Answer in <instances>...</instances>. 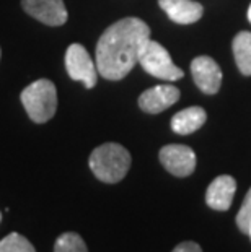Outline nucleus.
Returning a JSON list of instances; mask_svg holds the SVG:
<instances>
[{
    "instance_id": "obj_1",
    "label": "nucleus",
    "mask_w": 251,
    "mask_h": 252,
    "mask_svg": "<svg viewBox=\"0 0 251 252\" xmlns=\"http://www.w3.org/2000/svg\"><path fill=\"white\" fill-rule=\"evenodd\" d=\"M150 39V28L141 18L116 21L101 34L97 44V68L106 80H122L139 63Z\"/></svg>"
},
{
    "instance_id": "obj_2",
    "label": "nucleus",
    "mask_w": 251,
    "mask_h": 252,
    "mask_svg": "<svg viewBox=\"0 0 251 252\" xmlns=\"http://www.w3.org/2000/svg\"><path fill=\"white\" fill-rule=\"evenodd\" d=\"M131 153L119 143L100 145L90 155V168L100 181L116 184L124 179L131 168Z\"/></svg>"
},
{
    "instance_id": "obj_3",
    "label": "nucleus",
    "mask_w": 251,
    "mask_h": 252,
    "mask_svg": "<svg viewBox=\"0 0 251 252\" xmlns=\"http://www.w3.org/2000/svg\"><path fill=\"white\" fill-rule=\"evenodd\" d=\"M21 103L31 121L36 124H44L52 119L57 109L56 85L46 78L36 80L21 91Z\"/></svg>"
},
{
    "instance_id": "obj_4",
    "label": "nucleus",
    "mask_w": 251,
    "mask_h": 252,
    "mask_svg": "<svg viewBox=\"0 0 251 252\" xmlns=\"http://www.w3.org/2000/svg\"><path fill=\"white\" fill-rule=\"evenodd\" d=\"M139 63L148 75L160 80L176 82L183 77V70L175 65L168 51L153 39H148L147 46L143 47L142 54L139 57Z\"/></svg>"
},
{
    "instance_id": "obj_5",
    "label": "nucleus",
    "mask_w": 251,
    "mask_h": 252,
    "mask_svg": "<svg viewBox=\"0 0 251 252\" xmlns=\"http://www.w3.org/2000/svg\"><path fill=\"white\" fill-rule=\"evenodd\" d=\"M66 68L69 77L82 82L87 88H93L98 82L97 63L92 61L88 51L82 44L69 46L66 52Z\"/></svg>"
},
{
    "instance_id": "obj_6",
    "label": "nucleus",
    "mask_w": 251,
    "mask_h": 252,
    "mask_svg": "<svg viewBox=\"0 0 251 252\" xmlns=\"http://www.w3.org/2000/svg\"><path fill=\"white\" fill-rule=\"evenodd\" d=\"M158 157L163 168L178 178H186V176L193 174V171L196 169V153L193 152V148L186 147V145H167L160 150Z\"/></svg>"
},
{
    "instance_id": "obj_7",
    "label": "nucleus",
    "mask_w": 251,
    "mask_h": 252,
    "mask_svg": "<svg viewBox=\"0 0 251 252\" xmlns=\"http://www.w3.org/2000/svg\"><path fill=\"white\" fill-rule=\"evenodd\" d=\"M191 73L193 80L202 93L215 94L222 85V72L220 67L212 57L199 56L191 62Z\"/></svg>"
},
{
    "instance_id": "obj_8",
    "label": "nucleus",
    "mask_w": 251,
    "mask_h": 252,
    "mask_svg": "<svg viewBox=\"0 0 251 252\" xmlns=\"http://www.w3.org/2000/svg\"><path fill=\"white\" fill-rule=\"evenodd\" d=\"M23 8L33 18L51 26H61L67 21L69 13L62 0H23Z\"/></svg>"
},
{
    "instance_id": "obj_9",
    "label": "nucleus",
    "mask_w": 251,
    "mask_h": 252,
    "mask_svg": "<svg viewBox=\"0 0 251 252\" xmlns=\"http://www.w3.org/2000/svg\"><path fill=\"white\" fill-rule=\"evenodd\" d=\"M179 99V90L173 85H157L139 96V106L143 112L158 114Z\"/></svg>"
},
{
    "instance_id": "obj_10",
    "label": "nucleus",
    "mask_w": 251,
    "mask_h": 252,
    "mask_svg": "<svg viewBox=\"0 0 251 252\" xmlns=\"http://www.w3.org/2000/svg\"><path fill=\"white\" fill-rule=\"evenodd\" d=\"M235 192H237V181L232 176L222 174L214 179L206 192V203L214 210L227 212L230 208Z\"/></svg>"
},
{
    "instance_id": "obj_11",
    "label": "nucleus",
    "mask_w": 251,
    "mask_h": 252,
    "mask_svg": "<svg viewBox=\"0 0 251 252\" xmlns=\"http://www.w3.org/2000/svg\"><path fill=\"white\" fill-rule=\"evenodd\" d=\"M158 5L168 18L178 25L196 23L204 13L202 5L193 0H158Z\"/></svg>"
},
{
    "instance_id": "obj_12",
    "label": "nucleus",
    "mask_w": 251,
    "mask_h": 252,
    "mask_svg": "<svg viewBox=\"0 0 251 252\" xmlns=\"http://www.w3.org/2000/svg\"><path fill=\"white\" fill-rule=\"evenodd\" d=\"M206 119L207 114L204 109L199 106H191V108H186L173 116L172 128L179 135H189V133L199 130L206 124Z\"/></svg>"
},
{
    "instance_id": "obj_13",
    "label": "nucleus",
    "mask_w": 251,
    "mask_h": 252,
    "mask_svg": "<svg viewBox=\"0 0 251 252\" xmlns=\"http://www.w3.org/2000/svg\"><path fill=\"white\" fill-rule=\"evenodd\" d=\"M233 56L235 62L243 75H251V33L242 31L233 37Z\"/></svg>"
},
{
    "instance_id": "obj_14",
    "label": "nucleus",
    "mask_w": 251,
    "mask_h": 252,
    "mask_svg": "<svg viewBox=\"0 0 251 252\" xmlns=\"http://www.w3.org/2000/svg\"><path fill=\"white\" fill-rule=\"evenodd\" d=\"M54 252H88L82 236L77 233H64L57 238Z\"/></svg>"
},
{
    "instance_id": "obj_15",
    "label": "nucleus",
    "mask_w": 251,
    "mask_h": 252,
    "mask_svg": "<svg viewBox=\"0 0 251 252\" xmlns=\"http://www.w3.org/2000/svg\"><path fill=\"white\" fill-rule=\"evenodd\" d=\"M0 252H36L33 244L25 236L18 233H10L0 241Z\"/></svg>"
},
{
    "instance_id": "obj_16",
    "label": "nucleus",
    "mask_w": 251,
    "mask_h": 252,
    "mask_svg": "<svg viewBox=\"0 0 251 252\" xmlns=\"http://www.w3.org/2000/svg\"><path fill=\"white\" fill-rule=\"evenodd\" d=\"M235 221H237V226L240 228V231L245 234H250L251 231V189L247 192V195H245V200L242 203V207H240V212L237 218H235Z\"/></svg>"
},
{
    "instance_id": "obj_17",
    "label": "nucleus",
    "mask_w": 251,
    "mask_h": 252,
    "mask_svg": "<svg viewBox=\"0 0 251 252\" xmlns=\"http://www.w3.org/2000/svg\"><path fill=\"white\" fill-rule=\"evenodd\" d=\"M173 252H202V249L199 244L193 243V241H186V243H181L176 246Z\"/></svg>"
},
{
    "instance_id": "obj_18",
    "label": "nucleus",
    "mask_w": 251,
    "mask_h": 252,
    "mask_svg": "<svg viewBox=\"0 0 251 252\" xmlns=\"http://www.w3.org/2000/svg\"><path fill=\"white\" fill-rule=\"evenodd\" d=\"M248 20L251 21V5H250V8H248Z\"/></svg>"
},
{
    "instance_id": "obj_19",
    "label": "nucleus",
    "mask_w": 251,
    "mask_h": 252,
    "mask_svg": "<svg viewBox=\"0 0 251 252\" xmlns=\"http://www.w3.org/2000/svg\"><path fill=\"white\" fill-rule=\"evenodd\" d=\"M0 221H2V213H0Z\"/></svg>"
},
{
    "instance_id": "obj_20",
    "label": "nucleus",
    "mask_w": 251,
    "mask_h": 252,
    "mask_svg": "<svg viewBox=\"0 0 251 252\" xmlns=\"http://www.w3.org/2000/svg\"><path fill=\"white\" fill-rule=\"evenodd\" d=\"M248 236H250V239H251V231H250V234H248Z\"/></svg>"
},
{
    "instance_id": "obj_21",
    "label": "nucleus",
    "mask_w": 251,
    "mask_h": 252,
    "mask_svg": "<svg viewBox=\"0 0 251 252\" xmlns=\"http://www.w3.org/2000/svg\"><path fill=\"white\" fill-rule=\"evenodd\" d=\"M0 56H2V51H0Z\"/></svg>"
}]
</instances>
